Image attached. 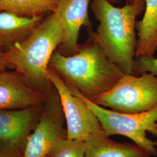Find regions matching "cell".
<instances>
[{
	"label": "cell",
	"mask_w": 157,
	"mask_h": 157,
	"mask_svg": "<svg viewBox=\"0 0 157 157\" xmlns=\"http://www.w3.org/2000/svg\"><path fill=\"white\" fill-rule=\"evenodd\" d=\"M91 10L99 24L88 36L100 45L108 58L124 74L134 75L136 17L142 11V0H135L122 7L113 6L109 0H93Z\"/></svg>",
	"instance_id": "obj_1"
},
{
	"label": "cell",
	"mask_w": 157,
	"mask_h": 157,
	"mask_svg": "<svg viewBox=\"0 0 157 157\" xmlns=\"http://www.w3.org/2000/svg\"><path fill=\"white\" fill-rule=\"evenodd\" d=\"M88 37L78 52L73 56L55 52L50 66L66 83L91 100L110 90L124 73L108 58L99 44Z\"/></svg>",
	"instance_id": "obj_2"
},
{
	"label": "cell",
	"mask_w": 157,
	"mask_h": 157,
	"mask_svg": "<svg viewBox=\"0 0 157 157\" xmlns=\"http://www.w3.org/2000/svg\"><path fill=\"white\" fill-rule=\"evenodd\" d=\"M63 34L61 19L54 10L27 39L15 42L4 58L47 95L53 86L47 79V72L51 57L62 43Z\"/></svg>",
	"instance_id": "obj_3"
},
{
	"label": "cell",
	"mask_w": 157,
	"mask_h": 157,
	"mask_svg": "<svg viewBox=\"0 0 157 157\" xmlns=\"http://www.w3.org/2000/svg\"><path fill=\"white\" fill-rule=\"evenodd\" d=\"M66 84L72 93L82 99L94 112L107 136H126L151 155H157V141L148 139L147 135L151 133L157 137V106L149 111L137 113L117 112L97 105L75 87Z\"/></svg>",
	"instance_id": "obj_4"
},
{
	"label": "cell",
	"mask_w": 157,
	"mask_h": 157,
	"mask_svg": "<svg viewBox=\"0 0 157 157\" xmlns=\"http://www.w3.org/2000/svg\"><path fill=\"white\" fill-rule=\"evenodd\" d=\"M91 101L124 113L149 111L157 106V77L150 73L124 74L110 90Z\"/></svg>",
	"instance_id": "obj_5"
},
{
	"label": "cell",
	"mask_w": 157,
	"mask_h": 157,
	"mask_svg": "<svg viewBox=\"0 0 157 157\" xmlns=\"http://www.w3.org/2000/svg\"><path fill=\"white\" fill-rule=\"evenodd\" d=\"M65 118L59 94L53 86L42 107L39 121L29 136L22 157H47L56 143L67 138Z\"/></svg>",
	"instance_id": "obj_6"
},
{
	"label": "cell",
	"mask_w": 157,
	"mask_h": 157,
	"mask_svg": "<svg viewBox=\"0 0 157 157\" xmlns=\"http://www.w3.org/2000/svg\"><path fill=\"white\" fill-rule=\"evenodd\" d=\"M47 78L59 96L67 124V139L87 140L104 130L94 112L71 91L65 81L50 66Z\"/></svg>",
	"instance_id": "obj_7"
},
{
	"label": "cell",
	"mask_w": 157,
	"mask_h": 157,
	"mask_svg": "<svg viewBox=\"0 0 157 157\" xmlns=\"http://www.w3.org/2000/svg\"><path fill=\"white\" fill-rule=\"evenodd\" d=\"M41 108L0 110V149L12 154L24 147L31 130L39 121Z\"/></svg>",
	"instance_id": "obj_8"
},
{
	"label": "cell",
	"mask_w": 157,
	"mask_h": 157,
	"mask_svg": "<svg viewBox=\"0 0 157 157\" xmlns=\"http://www.w3.org/2000/svg\"><path fill=\"white\" fill-rule=\"evenodd\" d=\"M90 0H62L55 10L58 13L64 30L63 39L58 51L66 56L78 53L79 32L82 26L92 29L89 15Z\"/></svg>",
	"instance_id": "obj_9"
},
{
	"label": "cell",
	"mask_w": 157,
	"mask_h": 157,
	"mask_svg": "<svg viewBox=\"0 0 157 157\" xmlns=\"http://www.w3.org/2000/svg\"><path fill=\"white\" fill-rule=\"evenodd\" d=\"M47 96L30 89L10 73H0V110L42 105Z\"/></svg>",
	"instance_id": "obj_10"
},
{
	"label": "cell",
	"mask_w": 157,
	"mask_h": 157,
	"mask_svg": "<svg viewBox=\"0 0 157 157\" xmlns=\"http://www.w3.org/2000/svg\"><path fill=\"white\" fill-rule=\"evenodd\" d=\"M87 141L85 157H151V154L137 144L121 143L109 139L104 130Z\"/></svg>",
	"instance_id": "obj_11"
},
{
	"label": "cell",
	"mask_w": 157,
	"mask_h": 157,
	"mask_svg": "<svg viewBox=\"0 0 157 157\" xmlns=\"http://www.w3.org/2000/svg\"><path fill=\"white\" fill-rule=\"evenodd\" d=\"M143 18L136 22L137 41L136 57H152L157 50V0H144Z\"/></svg>",
	"instance_id": "obj_12"
},
{
	"label": "cell",
	"mask_w": 157,
	"mask_h": 157,
	"mask_svg": "<svg viewBox=\"0 0 157 157\" xmlns=\"http://www.w3.org/2000/svg\"><path fill=\"white\" fill-rule=\"evenodd\" d=\"M41 17H21L16 13L6 11L0 13V44L15 39L39 22Z\"/></svg>",
	"instance_id": "obj_13"
},
{
	"label": "cell",
	"mask_w": 157,
	"mask_h": 157,
	"mask_svg": "<svg viewBox=\"0 0 157 157\" xmlns=\"http://www.w3.org/2000/svg\"><path fill=\"white\" fill-rule=\"evenodd\" d=\"M62 0H0V10L37 15L53 12Z\"/></svg>",
	"instance_id": "obj_14"
},
{
	"label": "cell",
	"mask_w": 157,
	"mask_h": 157,
	"mask_svg": "<svg viewBox=\"0 0 157 157\" xmlns=\"http://www.w3.org/2000/svg\"><path fill=\"white\" fill-rule=\"evenodd\" d=\"M87 141L63 139L58 141L47 157H85Z\"/></svg>",
	"instance_id": "obj_15"
},
{
	"label": "cell",
	"mask_w": 157,
	"mask_h": 157,
	"mask_svg": "<svg viewBox=\"0 0 157 157\" xmlns=\"http://www.w3.org/2000/svg\"><path fill=\"white\" fill-rule=\"evenodd\" d=\"M143 73H152L157 77V57H136L134 75H140Z\"/></svg>",
	"instance_id": "obj_16"
},
{
	"label": "cell",
	"mask_w": 157,
	"mask_h": 157,
	"mask_svg": "<svg viewBox=\"0 0 157 157\" xmlns=\"http://www.w3.org/2000/svg\"><path fill=\"white\" fill-rule=\"evenodd\" d=\"M0 157H13V156L11 153L0 149Z\"/></svg>",
	"instance_id": "obj_17"
},
{
	"label": "cell",
	"mask_w": 157,
	"mask_h": 157,
	"mask_svg": "<svg viewBox=\"0 0 157 157\" xmlns=\"http://www.w3.org/2000/svg\"><path fill=\"white\" fill-rule=\"evenodd\" d=\"M135 1V0H132V2H133V1Z\"/></svg>",
	"instance_id": "obj_18"
}]
</instances>
